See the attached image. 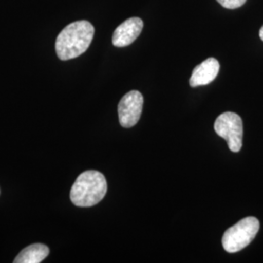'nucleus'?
<instances>
[{
	"instance_id": "1",
	"label": "nucleus",
	"mask_w": 263,
	"mask_h": 263,
	"mask_svg": "<svg viewBox=\"0 0 263 263\" xmlns=\"http://www.w3.org/2000/svg\"><path fill=\"white\" fill-rule=\"evenodd\" d=\"M94 34V27L88 21H77L66 26L57 37L59 59L67 61L82 55L90 46Z\"/></svg>"
},
{
	"instance_id": "2",
	"label": "nucleus",
	"mask_w": 263,
	"mask_h": 263,
	"mask_svg": "<svg viewBox=\"0 0 263 263\" xmlns=\"http://www.w3.org/2000/svg\"><path fill=\"white\" fill-rule=\"evenodd\" d=\"M107 182L104 175L98 171H86L73 183L70 200L77 207H93L104 199Z\"/></svg>"
},
{
	"instance_id": "3",
	"label": "nucleus",
	"mask_w": 263,
	"mask_h": 263,
	"mask_svg": "<svg viewBox=\"0 0 263 263\" xmlns=\"http://www.w3.org/2000/svg\"><path fill=\"white\" fill-rule=\"evenodd\" d=\"M259 221L254 216L241 219L228 228L222 236V246L227 253L240 252L253 242L259 231Z\"/></svg>"
},
{
	"instance_id": "4",
	"label": "nucleus",
	"mask_w": 263,
	"mask_h": 263,
	"mask_svg": "<svg viewBox=\"0 0 263 263\" xmlns=\"http://www.w3.org/2000/svg\"><path fill=\"white\" fill-rule=\"evenodd\" d=\"M216 134L227 141L228 147L232 152H239L243 145V121L234 112L222 113L215 122Z\"/></svg>"
},
{
	"instance_id": "5",
	"label": "nucleus",
	"mask_w": 263,
	"mask_h": 263,
	"mask_svg": "<svg viewBox=\"0 0 263 263\" xmlns=\"http://www.w3.org/2000/svg\"><path fill=\"white\" fill-rule=\"evenodd\" d=\"M143 96L139 91L125 95L118 104L119 122L124 128H131L139 122L142 112Z\"/></svg>"
},
{
	"instance_id": "6",
	"label": "nucleus",
	"mask_w": 263,
	"mask_h": 263,
	"mask_svg": "<svg viewBox=\"0 0 263 263\" xmlns=\"http://www.w3.org/2000/svg\"><path fill=\"white\" fill-rule=\"evenodd\" d=\"M143 28V22L141 18L133 17L126 20L114 30L112 44L115 47H126L132 44L140 36Z\"/></svg>"
},
{
	"instance_id": "7",
	"label": "nucleus",
	"mask_w": 263,
	"mask_h": 263,
	"mask_svg": "<svg viewBox=\"0 0 263 263\" xmlns=\"http://www.w3.org/2000/svg\"><path fill=\"white\" fill-rule=\"evenodd\" d=\"M219 69V62L215 58H209L193 69L189 84L193 88L210 84L216 79Z\"/></svg>"
},
{
	"instance_id": "8",
	"label": "nucleus",
	"mask_w": 263,
	"mask_h": 263,
	"mask_svg": "<svg viewBox=\"0 0 263 263\" xmlns=\"http://www.w3.org/2000/svg\"><path fill=\"white\" fill-rule=\"evenodd\" d=\"M49 248L43 244L30 245L20 253L14 263H40L49 255Z\"/></svg>"
},
{
	"instance_id": "9",
	"label": "nucleus",
	"mask_w": 263,
	"mask_h": 263,
	"mask_svg": "<svg viewBox=\"0 0 263 263\" xmlns=\"http://www.w3.org/2000/svg\"><path fill=\"white\" fill-rule=\"evenodd\" d=\"M222 7L227 9H237L243 6L247 0H216Z\"/></svg>"
},
{
	"instance_id": "10",
	"label": "nucleus",
	"mask_w": 263,
	"mask_h": 263,
	"mask_svg": "<svg viewBox=\"0 0 263 263\" xmlns=\"http://www.w3.org/2000/svg\"><path fill=\"white\" fill-rule=\"evenodd\" d=\"M259 37H260V39L263 41V26L261 27V28H260V30H259Z\"/></svg>"
}]
</instances>
